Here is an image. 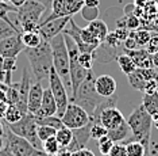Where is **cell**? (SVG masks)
<instances>
[{
	"mask_svg": "<svg viewBox=\"0 0 158 156\" xmlns=\"http://www.w3.org/2000/svg\"><path fill=\"white\" fill-rule=\"evenodd\" d=\"M26 2H27V0H11V4L14 7H16V8H19V7H22Z\"/></svg>",
	"mask_w": 158,
	"mask_h": 156,
	"instance_id": "obj_49",
	"label": "cell"
},
{
	"mask_svg": "<svg viewBox=\"0 0 158 156\" xmlns=\"http://www.w3.org/2000/svg\"><path fill=\"white\" fill-rule=\"evenodd\" d=\"M123 43H124V49H126V50H134V49H138V48H139V46L136 45L135 39L132 38V37H130V35H128V38L126 39Z\"/></svg>",
	"mask_w": 158,
	"mask_h": 156,
	"instance_id": "obj_44",
	"label": "cell"
},
{
	"mask_svg": "<svg viewBox=\"0 0 158 156\" xmlns=\"http://www.w3.org/2000/svg\"><path fill=\"white\" fill-rule=\"evenodd\" d=\"M147 2H150V0H135V6H138V7L139 6H141V7L142 6H146Z\"/></svg>",
	"mask_w": 158,
	"mask_h": 156,
	"instance_id": "obj_52",
	"label": "cell"
},
{
	"mask_svg": "<svg viewBox=\"0 0 158 156\" xmlns=\"http://www.w3.org/2000/svg\"><path fill=\"white\" fill-rule=\"evenodd\" d=\"M126 53L134 60L136 68H153L152 63V54H150L145 48H138L134 50H126Z\"/></svg>",
	"mask_w": 158,
	"mask_h": 156,
	"instance_id": "obj_19",
	"label": "cell"
},
{
	"mask_svg": "<svg viewBox=\"0 0 158 156\" xmlns=\"http://www.w3.org/2000/svg\"><path fill=\"white\" fill-rule=\"evenodd\" d=\"M115 33H116L118 38H119L122 42H124L126 39L128 38V35H130V30L126 29V27H118L116 30H115Z\"/></svg>",
	"mask_w": 158,
	"mask_h": 156,
	"instance_id": "obj_43",
	"label": "cell"
},
{
	"mask_svg": "<svg viewBox=\"0 0 158 156\" xmlns=\"http://www.w3.org/2000/svg\"><path fill=\"white\" fill-rule=\"evenodd\" d=\"M7 105L8 103H6V102H0V118L4 115V111H6V109H7Z\"/></svg>",
	"mask_w": 158,
	"mask_h": 156,
	"instance_id": "obj_51",
	"label": "cell"
},
{
	"mask_svg": "<svg viewBox=\"0 0 158 156\" xmlns=\"http://www.w3.org/2000/svg\"><path fill=\"white\" fill-rule=\"evenodd\" d=\"M152 118H153V125L158 129V114H157V115H153Z\"/></svg>",
	"mask_w": 158,
	"mask_h": 156,
	"instance_id": "obj_54",
	"label": "cell"
},
{
	"mask_svg": "<svg viewBox=\"0 0 158 156\" xmlns=\"http://www.w3.org/2000/svg\"><path fill=\"white\" fill-rule=\"evenodd\" d=\"M45 11H46L45 6L41 4L38 0H27L16 11L15 25H23L26 22H34V23L39 25L41 18L45 14Z\"/></svg>",
	"mask_w": 158,
	"mask_h": 156,
	"instance_id": "obj_10",
	"label": "cell"
},
{
	"mask_svg": "<svg viewBox=\"0 0 158 156\" xmlns=\"http://www.w3.org/2000/svg\"><path fill=\"white\" fill-rule=\"evenodd\" d=\"M4 139L7 147L10 148V151L12 152L14 156H49L44 151L37 149L30 141L15 135L12 130L8 129V126L6 124H4Z\"/></svg>",
	"mask_w": 158,
	"mask_h": 156,
	"instance_id": "obj_6",
	"label": "cell"
},
{
	"mask_svg": "<svg viewBox=\"0 0 158 156\" xmlns=\"http://www.w3.org/2000/svg\"><path fill=\"white\" fill-rule=\"evenodd\" d=\"M6 145V139H4V136H0V151L4 148Z\"/></svg>",
	"mask_w": 158,
	"mask_h": 156,
	"instance_id": "obj_53",
	"label": "cell"
},
{
	"mask_svg": "<svg viewBox=\"0 0 158 156\" xmlns=\"http://www.w3.org/2000/svg\"><path fill=\"white\" fill-rule=\"evenodd\" d=\"M87 27L102 43L106 41V37H107V34H108L110 30H108V26H107V23L104 20H102V19L92 20V22H89V25Z\"/></svg>",
	"mask_w": 158,
	"mask_h": 156,
	"instance_id": "obj_20",
	"label": "cell"
},
{
	"mask_svg": "<svg viewBox=\"0 0 158 156\" xmlns=\"http://www.w3.org/2000/svg\"><path fill=\"white\" fill-rule=\"evenodd\" d=\"M146 50L150 54L158 52V34H153L152 37H150V41L147 42V45H146Z\"/></svg>",
	"mask_w": 158,
	"mask_h": 156,
	"instance_id": "obj_42",
	"label": "cell"
},
{
	"mask_svg": "<svg viewBox=\"0 0 158 156\" xmlns=\"http://www.w3.org/2000/svg\"><path fill=\"white\" fill-rule=\"evenodd\" d=\"M152 63H153V68L158 69V52L152 54Z\"/></svg>",
	"mask_w": 158,
	"mask_h": 156,
	"instance_id": "obj_48",
	"label": "cell"
},
{
	"mask_svg": "<svg viewBox=\"0 0 158 156\" xmlns=\"http://www.w3.org/2000/svg\"><path fill=\"white\" fill-rule=\"evenodd\" d=\"M142 106L150 115L158 114V91L152 94H145L142 98Z\"/></svg>",
	"mask_w": 158,
	"mask_h": 156,
	"instance_id": "obj_21",
	"label": "cell"
},
{
	"mask_svg": "<svg viewBox=\"0 0 158 156\" xmlns=\"http://www.w3.org/2000/svg\"><path fill=\"white\" fill-rule=\"evenodd\" d=\"M81 2H85V0H81Z\"/></svg>",
	"mask_w": 158,
	"mask_h": 156,
	"instance_id": "obj_57",
	"label": "cell"
},
{
	"mask_svg": "<svg viewBox=\"0 0 158 156\" xmlns=\"http://www.w3.org/2000/svg\"><path fill=\"white\" fill-rule=\"evenodd\" d=\"M23 52L30 63L35 80L41 83L42 80L49 79V74L53 68V53L50 42L42 39L37 48H24Z\"/></svg>",
	"mask_w": 158,
	"mask_h": 156,
	"instance_id": "obj_1",
	"label": "cell"
},
{
	"mask_svg": "<svg viewBox=\"0 0 158 156\" xmlns=\"http://www.w3.org/2000/svg\"><path fill=\"white\" fill-rule=\"evenodd\" d=\"M127 124L130 126L132 139L141 141L147 149H150V139H152V128H153V118L142 105L136 106L134 111L130 114L127 119Z\"/></svg>",
	"mask_w": 158,
	"mask_h": 156,
	"instance_id": "obj_2",
	"label": "cell"
},
{
	"mask_svg": "<svg viewBox=\"0 0 158 156\" xmlns=\"http://www.w3.org/2000/svg\"><path fill=\"white\" fill-rule=\"evenodd\" d=\"M16 11H18L16 7L10 6L8 3H4V2H2V0H0V19L7 22L10 26H12L14 29H16L18 31H20L19 29H18L16 25L14 23V20H11V19L8 18V14H10V12H15V14H16ZM20 33H22V31H20Z\"/></svg>",
	"mask_w": 158,
	"mask_h": 156,
	"instance_id": "obj_29",
	"label": "cell"
},
{
	"mask_svg": "<svg viewBox=\"0 0 158 156\" xmlns=\"http://www.w3.org/2000/svg\"><path fill=\"white\" fill-rule=\"evenodd\" d=\"M72 18L73 16H62V18H57V19H52L49 22H45V23L39 25L38 31L41 33V35L44 39L50 41L52 38H54L56 35H58L64 31V29L69 25V20Z\"/></svg>",
	"mask_w": 158,
	"mask_h": 156,
	"instance_id": "obj_11",
	"label": "cell"
},
{
	"mask_svg": "<svg viewBox=\"0 0 158 156\" xmlns=\"http://www.w3.org/2000/svg\"><path fill=\"white\" fill-rule=\"evenodd\" d=\"M130 37H132V38L135 39L136 45H138L139 48H146L147 42L150 41V37H152V34H150L147 30H145V29H141V30L130 31Z\"/></svg>",
	"mask_w": 158,
	"mask_h": 156,
	"instance_id": "obj_30",
	"label": "cell"
},
{
	"mask_svg": "<svg viewBox=\"0 0 158 156\" xmlns=\"http://www.w3.org/2000/svg\"><path fill=\"white\" fill-rule=\"evenodd\" d=\"M0 136H4V124L2 119H0Z\"/></svg>",
	"mask_w": 158,
	"mask_h": 156,
	"instance_id": "obj_55",
	"label": "cell"
},
{
	"mask_svg": "<svg viewBox=\"0 0 158 156\" xmlns=\"http://www.w3.org/2000/svg\"><path fill=\"white\" fill-rule=\"evenodd\" d=\"M20 39L24 48H37L44 38L39 31H23L20 33Z\"/></svg>",
	"mask_w": 158,
	"mask_h": 156,
	"instance_id": "obj_22",
	"label": "cell"
},
{
	"mask_svg": "<svg viewBox=\"0 0 158 156\" xmlns=\"http://www.w3.org/2000/svg\"><path fill=\"white\" fill-rule=\"evenodd\" d=\"M116 61H118V65H119L120 71L123 72L126 76L132 74V72L136 69V65H135V63H134V60H132L127 53L118 56V57H116Z\"/></svg>",
	"mask_w": 158,
	"mask_h": 156,
	"instance_id": "obj_24",
	"label": "cell"
},
{
	"mask_svg": "<svg viewBox=\"0 0 158 156\" xmlns=\"http://www.w3.org/2000/svg\"><path fill=\"white\" fill-rule=\"evenodd\" d=\"M84 6H87V7H99L100 6V0H85Z\"/></svg>",
	"mask_w": 158,
	"mask_h": 156,
	"instance_id": "obj_46",
	"label": "cell"
},
{
	"mask_svg": "<svg viewBox=\"0 0 158 156\" xmlns=\"http://www.w3.org/2000/svg\"><path fill=\"white\" fill-rule=\"evenodd\" d=\"M108 135V129L104 128L100 122H91V139H95L98 141L99 139Z\"/></svg>",
	"mask_w": 158,
	"mask_h": 156,
	"instance_id": "obj_35",
	"label": "cell"
},
{
	"mask_svg": "<svg viewBox=\"0 0 158 156\" xmlns=\"http://www.w3.org/2000/svg\"><path fill=\"white\" fill-rule=\"evenodd\" d=\"M78 63H80V65L82 68L91 71L92 65H93V63H95L93 53H80V56H78Z\"/></svg>",
	"mask_w": 158,
	"mask_h": 156,
	"instance_id": "obj_38",
	"label": "cell"
},
{
	"mask_svg": "<svg viewBox=\"0 0 158 156\" xmlns=\"http://www.w3.org/2000/svg\"><path fill=\"white\" fill-rule=\"evenodd\" d=\"M50 115H57V103L52 90L46 88L44 90V95H42L41 109L34 117H50Z\"/></svg>",
	"mask_w": 158,
	"mask_h": 156,
	"instance_id": "obj_18",
	"label": "cell"
},
{
	"mask_svg": "<svg viewBox=\"0 0 158 156\" xmlns=\"http://www.w3.org/2000/svg\"><path fill=\"white\" fill-rule=\"evenodd\" d=\"M61 119H62V124L72 130L84 128V126H87L89 124V121H91L89 114L87 111L81 106H78V105L73 103V102H69Z\"/></svg>",
	"mask_w": 158,
	"mask_h": 156,
	"instance_id": "obj_8",
	"label": "cell"
},
{
	"mask_svg": "<svg viewBox=\"0 0 158 156\" xmlns=\"http://www.w3.org/2000/svg\"><path fill=\"white\" fill-rule=\"evenodd\" d=\"M114 144L115 143L110 139L108 136H104V137H102V139H99L98 140V148H99L102 156H107V155H108V152H110L111 148H112Z\"/></svg>",
	"mask_w": 158,
	"mask_h": 156,
	"instance_id": "obj_36",
	"label": "cell"
},
{
	"mask_svg": "<svg viewBox=\"0 0 158 156\" xmlns=\"http://www.w3.org/2000/svg\"><path fill=\"white\" fill-rule=\"evenodd\" d=\"M23 115L24 114L15 106V105H7V109L4 111L3 118H4L6 124H15V122H18V121H20V119H22Z\"/></svg>",
	"mask_w": 158,
	"mask_h": 156,
	"instance_id": "obj_27",
	"label": "cell"
},
{
	"mask_svg": "<svg viewBox=\"0 0 158 156\" xmlns=\"http://www.w3.org/2000/svg\"><path fill=\"white\" fill-rule=\"evenodd\" d=\"M82 6H84V2H81V0H53L50 15H48L45 19H41L39 25L52 19H57V18L73 16L74 14L80 12Z\"/></svg>",
	"mask_w": 158,
	"mask_h": 156,
	"instance_id": "obj_9",
	"label": "cell"
},
{
	"mask_svg": "<svg viewBox=\"0 0 158 156\" xmlns=\"http://www.w3.org/2000/svg\"><path fill=\"white\" fill-rule=\"evenodd\" d=\"M104 42H106L108 46H111V48H118V46L122 43V41L118 38V35H116L115 31H108V34H107L106 41Z\"/></svg>",
	"mask_w": 158,
	"mask_h": 156,
	"instance_id": "obj_41",
	"label": "cell"
},
{
	"mask_svg": "<svg viewBox=\"0 0 158 156\" xmlns=\"http://www.w3.org/2000/svg\"><path fill=\"white\" fill-rule=\"evenodd\" d=\"M48 80L50 84L49 88L52 90V94H53V96H54L56 103H57V115L61 118L66 106L69 105V96H68L66 87L64 84V82L61 80V78L56 72L54 68H52V71H50Z\"/></svg>",
	"mask_w": 158,
	"mask_h": 156,
	"instance_id": "obj_7",
	"label": "cell"
},
{
	"mask_svg": "<svg viewBox=\"0 0 158 156\" xmlns=\"http://www.w3.org/2000/svg\"><path fill=\"white\" fill-rule=\"evenodd\" d=\"M57 133V129L56 128H52V126H48V125H38L37 128V135H38V139L44 143V141L52 139L54 137Z\"/></svg>",
	"mask_w": 158,
	"mask_h": 156,
	"instance_id": "obj_33",
	"label": "cell"
},
{
	"mask_svg": "<svg viewBox=\"0 0 158 156\" xmlns=\"http://www.w3.org/2000/svg\"><path fill=\"white\" fill-rule=\"evenodd\" d=\"M35 121H37L38 125H48V126H52V128H56L57 130L64 126L62 119H61L58 115H50V117H35Z\"/></svg>",
	"mask_w": 158,
	"mask_h": 156,
	"instance_id": "obj_32",
	"label": "cell"
},
{
	"mask_svg": "<svg viewBox=\"0 0 158 156\" xmlns=\"http://www.w3.org/2000/svg\"><path fill=\"white\" fill-rule=\"evenodd\" d=\"M49 42L53 53V68L58 74L65 87L72 88L69 74V53H68V48L65 43V35L61 33V34L56 35L54 38H52Z\"/></svg>",
	"mask_w": 158,
	"mask_h": 156,
	"instance_id": "obj_4",
	"label": "cell"
},
{
	"mask_svg": "<svg viewBox=\"0 0 158 156\" xmlns=\"http://www.w3.org/2000/svg\"><path fill=\"white\" fill-rule=\"evenodd\" d=\"M56 139H57V141H58L60 147L65 149V148L69 147V144L72 143V140H73V130L66 128V126L64 125L62 128H60L58 130H57Z\"/></svg>",
	"mask_w": 158,
	"mask_h": 156,
	"instance_id": "obj_25",
	"label": "cell"
},
{
	"mask_svg": "<svg viewBox=\"0 0 158 156\" xmlns=\"http://www.w3.org/2000/svg\"><path fill=\"white\" fill-rule=\"evenodd\" d=\"M41 4H44L45 6V8L48 10V8H52V4H53V0H38Z\"/></svg>",
	"mask_w": 158,
	"mask_h": 156,
	"instance_id": "obj_50",
	"label": "cell"
},
{
	"mask_svg": "<svg viewBox=\"0 0 158 156\" xmlns=\"http://www.w3.org/2000/svg\"><path fill=\"white\" fill-rule=\"evenodd\" d=\"M107 156H127L126 145H123V144H120V143H115Z\"/></svg>",
	"mask_w": 158,
	"mask_h": 156,
	"instance_id": "obj_40",
	"label": "cell"
},
{
	"mask_svg": "<svg viewBox=\"0 0 158 156\" xmlns=\"http://www.w3.org/2000/svg\"><path fill=\"white\" fill-rule=\"evenodd\" d=\"M116 80L111 75H100L95 80L96 92L103 98H110L116 92Z\"/></svg>",
	"mask_w": 158,
	"mask_h": 156,
	"instance_id": "obj_15",
	"label": "cell"
},
{
	"mask_svg": "<svg viewBox=\"0 0 158 156\" xmlns=\"http://www.w3.org/2000/svg\"><path fill=\"white\" fill-rule=\"evenodd\" d=\"M124 121H126L124 115L122 114V111L116 106H108V107L103 109L102 113L99 115V122L108 130L118 128Z\"/></svg>",
	"mask_w": 158,
	"mask_h": 156,
	"instance_id": "obj_13",
	"label": "cell"
},
{
	"mask_svg": "<svg viewBox=\"0 0 158 156\" xmlns=\"http://www.w3.org/2000/svg\"><path fill=\"white\" fill-rule=\"evenodd\" d=\"M61 149H62V148L60 147V144H58V141H57L56 136L42 143V151H44L46 155H49V156L58 155Z\"/></svg>",
	"mask_w": 158,
	"mask_h": 156,
	"instance_id": "obj_31",
	"label": "cell"
},
{
	"mask_svg": "<svg viewBox=\"0 0 158 156\" xmlns=\"http://www.w3.org/2000/svg\"><path fill=\"white\" fill-rule=\"evenodd\" d=\"M2 2H4V3H8V2H11V0H2Z\"/></svg>",
	"mask_w": 158,
	"mask_h": 156,
	"instance_id": "obj_56",
	"label": "cell"
},
{
	"mask_svg": "<svg viewBox=\"0 0 158 156\" xmlns=\"http://www.w3.org/2000/svg\"><path fill=\"white\" fill-rule=\"evenodd\" d=\"M89 140H91V121H89V124L87 126H84V128L73 130V140H72V143L69 144V147L65 148V149L73 154V152L87 147V143Z\"/></svg>",
	"mask_w": 158,
	"mask_h": 156,
	"instance_id": "obj_16",
	"label": "cell"
},
{
	"mask_svg": "<svg viewBox=\"0 0 158 156\" xmlns=\"http://www.w3.org/2000/svg\"><path fill=\"white\" fill-rule=\"evenodd\" d=\"M80 14L82 16V19H85L87 22H92L99 19V7H87V6H82V8L80 10Z\"/></svg>",
	"mask_w": 158,
	"mask_h": 156,
	"instance_id": "obj_34",
	"label": "cell"
},
{
	"mask_svg": "<svg viewBox=\"0 0 158 156\" xmlns=\"http://www.w3.org/2000/svg\"><path fill=\"white\" fill-rule=\"evenodd\" d=\"M0 156H14V155H12V152L10 151V148L7 147V144L4 145V148H3V149L0 151Z\"/></svg>",
	"mask_w": 158,
	"mask_h": 156,
	"instance_id": "obj_47",
	"label": "cell"
},
{
	"mask_svg": "<svg viewBox=\"0 0 158 156\" xmlns=\"http://www.w3.org/2000/svg\"><path fill=\"white\" fill-rule=\"evenodd\" d=\"M95 80H96V78L91 69L88 76L85 78V80L81 83L80 87H78L76 95L72 98V102L78 105V106H81L89 114V117L93 114V111L96 110V107L106 99V98L100 96L99 94L96 92Z\"/></svg>",
	"mask_w": 158,
	"mask_h": 156,
	"instance_id": "obj_3",
	"label": "cell"
},
{
	"mask_svg": "<svg viewBox=\"0 0 158 156\" xmlns=\"http://www.w3.org/2000/svg\"><path fill=\"white\" fill-rule=\"evenodd\" d=\"M24 50V45L20 39V34H14L0 41V56L3 59H15Z\"/></svg>",
	"mask_w": 158,
	"mask_h": 156,
	"instance_id": "obj_12",
	"label": "cell"
},
{
	"mask_svg": "<svg viewBox=\"0 0 158 156\" xmlns=\"http://www.w3.org/2000/svg\"><path fill=\"white\" fill-rule=\"evenodd\" d=\"M127 156H149V149L143 145L141 141L132 140L128 144H126Z\"/></svg>",
	"mask_w": 158,
	"mask_h": 156,
	"instance_id": "obj_26",
	"label": "cell"
},
{
	"mask_svg": "<svg viewBox=\"0 0 158 156\" xmlns=\"http://www.w3.org/2000/svg\"><path fill=\"white\" fill-rule=\"evenodd\" d=\"M14 34H20V31H18L16 29L10 26L7 22L0 19V41L7 38V37H11V35H14Z\"/></svg>",
	"mask_w": 158,
	"mask_h": 156,
	"instance_id": "obj_37",
	"label": "cell"
},
{
	"mask_svg": "<svg viewBox=\"0 0 158 156\" xmlns=\"http://www.w3.org/2000/svg\"><path fill=\"white\" fill-rule=\"evenodd\" d=\"M127 78H128V83H130V86L132 87V88L139 90V91H143V90H145V86H146L147 82L145 80V78L142 76L141 69H139V68H136L132 74L127 75Z\"/></svg>",
	"mask_w": 158,
	"mask_h": 156,
	"instance_id": "obj_28",
	"label": "cell"
},
{
	"mask_svg": "<svg viewBox=\"0 0 158 156\" xmlns=\"http://www.w3.org/2000/svg\"><path fill=\"white\" fill-rule=\"evenodd\" d=\"M73 156H95V154L85 147V148H81V149L73 152Z\"/></svg>",
	"mask_w": 158,
	"mask_h": 156,
	"instance_id": "obj_45",
	"label": "cell"
},
{
	"mask_svg": "<svg viewBox=\"0 0 158 156\" xmlns=\"http://www.w3.org/2000/svg\"><path fill=\"white\" fill-rule=\"evenodd\" d=\"M19 91V96L20 100L19 103L16 105V107L22 111L23 114L27 113V96H28V91H30L31 87V79H30V74H28V69L26 67L23 68V74H22V80L19 83H15L14 84Z\"/></svg>",
	"mask_w": 158,
	"mask_h": 156,
	"instance_id": "obj_14",
	"label": "cell"
},
{
	"mask_svg": "<svg viewBox=\"0 0 158 156\" xmlns=\"http://www.w3.org/2000/svg\"><path fill=\"white\" fill-rule=\"evenodd\" d=\"M42 95H44V88L39 82H35L31 84L30 91H28L27 96V113L35 115L41 109L42 103Z\"/></svg>",
	"mask_w": 158,
	"mask_h": 156,
	"instance_id": "obj_17",
	"label": "cell"
},
{
	"mask_svg": "<svg viewBox=\"0 0 158 156\" xmlns=\"http://www.w3.org/2000/svg\"><path fill=\"white\" fill-rule=\"evenodd\" d=\"M6 125L8 126V129L12 130L15 135L26 139L27 141H30L37 149L42 151V141L38 139V135H37L38 124H37V121H35V117L33 114L26 113L20 121L15 122V124H6Z\"/></svg>",
	"mask_w": 158,
	"mask_h": 156,
	"instance_id": "obj_5",
	"label": "cell"
},
{
	"mask_svg": "<svg viewBox=\"0 0 158 156\" xmlns=\"http://www.w3.org/2000/svg\"><path fill=\"white\" fill-rule=\"evenodd\" d=\"M139 26H141V20L138 19V16L134 15V14H130V15H126V27L130 31L138 30Z\"/></svg>",
	"mask_w": 158,
	"mask_h": 156,
	"instance_id": "obj_39",
	"label": "cell"
},
{
	"mask_svg": "<svg viewBox=\"0 0 158 156\" xmlns=\"http://www.w3.org/2000/svg\"><path fill=\"white\" fill-rule=\"evenodd\" d=\"M130 126H128L127 121H124L122 125H119L118 128L115 129H111L108 130V136L111 140L114 141V143H120V141H123L124 139H127V136L130 135Z\"/></svg>",
	"mask_w": 158,
	"mask_h": 156,
	"instance_id": "obj_23",
	"label": "cell"
}]
</instances>
